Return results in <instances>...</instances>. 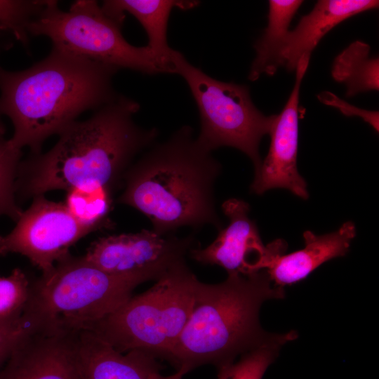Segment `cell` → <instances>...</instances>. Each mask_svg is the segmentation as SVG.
<instances>
[{
	"label": "cell",
	"instance_id": "cell-1",
	"mask_svg": "<svg viewBox=\"0 0 379 379\" xmlns=\"http://www.w3.org/2000/svg\"><path fill=\"white\" fill-rule=\"evenodd\" d=\"M139 109L135 101L119 95L89 119L70 124L48 152L20 161L15 193L34 198L86 184L113 192L123 187L135 155L152 146L158 135L157 128L144 129L135 124L133 116Z\"/></svg>",
	"mask_w": 379,
	"mask_h": 379
},
{
	"label": "cell",
	"instance_id": "cell-2",
	"mask_svg": "<svg viewBox=\"0 0 379 379\" xmlns=\"http://www.w3.org/2000/svg\"><path fill=\"white\" fill-rule=\"evenodd\" d=\"M117 69L52 47L29 68L0 67V115L13 126L8 140L15 149L41 153L44 142L58 135L83 112L114 100L112 84Z\"/></svg>",
	"mask_w": 379,
	"mask_h": 379
},
{
	"label": "cell",
	"instance_id": "cell-3",
	"mask_svg": "<svg viewBox=\"0 0 379 379\" xmlns=\"http://www.w3.org/2000/svg\"><path fill=\"white\" fill-rule=\"evenodd\" d=\"M220 172L211 152L193 138L190 126H184L131 165L117 202L143 213L161 236L181 227L197 230L211 225L220 230L214 197Z\"/></svg>",
	"mask_w": 379,
	"mask_h": 379
},
{
	"label": "cell",
	"instance_id": "cell-4",
	"mask_svg": "<svg viewBox=\"0 0 379 379\" xmlns=\"http://www.w3.org/2000/svg\"><path fill=\"white\" fill-rule=\"evenodd\" d=\"M265 270L248 275L229 274L219 284L198 280L190 319L164 359L185 373L204 364L218 368L267 342L259 310L265 300L281 298Z\"/></svg>",
	"mask_w": 379,
	"mask_h": 379
},
{
	"label": "cell",
	"instance_id": "cell-5",
	"mask_svg": "<svg viewBox=\"0 0 379 379\" xmlns=\"http://www.w3.org/2000/svg\"><path fill=\"white\" fill-rule=\"evenodd\" d=\"M140 284L69 253L30 284L22 317L29 331L77 333L114 312Z\"/></svg>",
	"mask_w": 379,
	"mask_h": 379
},
{
	"label": "cell",
	"instance_id": "cell-6",
	"mask_svg": "<svg viewBox=\"0 0 379 379\" xmlns=\"http://www.w3.org/2000/svg\"><path fill=\"white\" fill-rule=\"evenodd\" d=\"M197 281L182 262L87 330L120 352L138 350L164 358L190 319Z\"/></svg>",
	"mask_w": 379,
	"mask_h": 379
},
{
	"label": "cell",
	"instance_id": "cell-7",
	"mask_svg": "<svg viewBox=\"0 0 379 379\" xmlns=\"http://www.w3.org/2000/svg\"><path fill=\"white\" fill-rule=\"evenodd\" d=\"M122 24L108 16L93 0H78L67 11L57 1L44 6L27 27L33 36H44L53 48L117 69L143 74H175V58L156 54L147 46L136 47L123 36Z\"/></svg>",
	"mask_w": 379,
	"mask_h": 379
},
{
	"label": "cell",
	"instance_id": "cell-8",
	"mask_svg": "<svg viewBox=\"0 0 379 379\" xmlns=\"http://www.w3.org/2000/svg\"><path fill=\"white\" fill-rule=\"evenodd\" d=\"M175 63V74L187 82L199 109L198 142L210 152L223 146L243 152L252 161L256 173L262 164L259 145L270 133L275 114L265 116L258 110L246 86L209 77L180 52Z\"/></svg>",
	"mask_w": 379,
	"mask_h": 379
},
{
	"label": "cell",
	"instance_id": "cell-9",
	"mask_svg": "<svg viewBox=\"0 0 379 379\" xmlns=\"http://www.w3.org/2000/svg\"><path fill=\"white\" fill-rule=\"evenodd\" d=\"M196 242L194 233L178 238L142 230L99 238L91 243L84 257L107 273L142 284L158 280L185 261Z\"/></svg>",
	"mask_w": 379,
	"mask_h": 379
},
{
	"label": "cell",
	"instance_id": "cell-10",
	"mask_svg": "<svg viewBox=\"0 0 379 379\" xmlns=\"http://www.w3.org/2000/svg\"><path fill=\"white\" fill-rule=\"evenodd\" d=\"M95 230L79 222L64 203L37 196L13 230L2 237L1 253H19L46 272L69 253L73 244Z\"/></svg>",
	"mask_w": 379,
	"mask_h": 379
},
{
	"label": "cell",
	"instance_id": "cell-11",
	"mask_svg": "<svg viewBox=\"0 0 379 379\" xmlns=\"http://www.w3.org/2000/svg\"><path fill=\"white\" fill-rule=\"evenodd\" d=\"M222 208L229 218L228 225L219 230L216 239L206 248H192L190 256L204 265L220 266L228 275L265 270L273 257L285 249V242L279 239L264 246L255 222L249 218L250 206L246 201L230 199Z\"/></svg>",
	"mask_w": 379,
	"mask_h": 379
},
{
	"label": "cell",
	"instance_id": "cell-12",
	"mask_svg": "<svg viewBox=\"0 0 379 379\" xmlns=\"http://www.w3.org/2000/svg\"><path fill=\"white\" fill-rule=\"evenodd\" d=\"M310 56L300 58L295 68V81L281 112L274 115L269 135L268 153L259 171L255 173L251 191L260 195L272 189H286L294 195L307 199V183L297 168L298 147L299 94L302 80L309 66Z\"/></svg>",
	"mask_w": 379,
	"mask_h": 379
},
{
	"label": "cell",
	"instance_id": "cell-13",
	"mask_svg": "<svg viewBox=\"0 0 379 379\" xmlns=\"http://www.w3.org/2000/svg\"><path fill=\"white\" fill-rule=\"evenodd\" d=\"M76 334L29 331L0 368V379H81Z\"/></svg>",
	"mask_w": 379,
	"mask_h": 379
},
{
	"label": "cell",
	"instance_id": "cell-14",
	"mask_svg": "<svg viewBox=\"0 0 379 379\" xmlns=\"http://www.w3.org/2000/svg\"><path fill=\"white\" fill-rule=\"evenodd\" d=\"M76 352L81 379H155L160 373L154 355L120 352L88 330L77 333Z\"/></svg>",
	"mask_w": 379,
	"mask_h": 379
},
{
	"label": "cell",
	"instance_id": "cell-15",
	"mask_svg": "<svg viewBox=\"0 0 379 379\" xmlns=\"http://www.w3.org/2000/svg\"><path fill=\"white\" fill-rule=\"evenodd\" d=\"M302 236V249L276 255L265 270L274 286L284 288L298 283L323 263L345 255L356 236V227L348 221L331 233L317 235L307 230Z\"/></svg>",
	"mask_w": 379,
	"mask_h": 379
},
{
	"label": "cell",
	"instance_id": "cell-16",
	"mask_svg": "<svg viewBox=\"0 0 379 379\" xmlns=\"http://www.w3.org/2000/svg\"><path fill=\"white\" fill-rule=\"evenodd\" d=\"M375 0H320L289 31L281 53V66L295 71L300 58L310 55L324 35L338 24L361 12L375 9Z\"/></svg>",
	"mask_w": 379,
	"mask_h": 379
},
{
	"label": "cell",
	"instance_id": "cell-17",
	"mask_svg": "<svg viewBox=\"0 0 379 379\" xmlns=\"http://www.w3.org/2000/svg\"><path fill=\"white\" fill-rule=\"evenodd\" d=\"M196 1L174 0H109L101 6L110 18L123 24L125 12L133 15L145 29L147 45L156 54L166 58L174 56L177 51L168 46L167 27L169 15L173 7L182 9L197 6Z\"/></svg>",
	"mask_w": 379,
	"mask_h": 379
},
{
	"label": "cell",
	"instance_id": "cell-18",
	"mask_svg": "<svg viewBox=\"0 0 379 379\" xmlns=\"http://www.w3.org/2000/svg\"><path fill=\"white\" fill-rule=\"evenodd\" d=\"M302 1H269L268 24L254 45L255 58L248 74L251 81L262 74L272 76L281 66V53L288 33L290 22Z\"/></svg>",
	"mask_w": 379,
	"mask_h": 379
},
{
	"label": "cell",
	"instance_id": "cell-19",
	"mask_svg": "<svg viewBox=\"0 0 379 379\" xmlns=\"http://www.w3.org/2000/svg\"><path fill=\"white\" fill-rule=\"evenodd\" d=\"M370 46L361 41L350 44L335 58L331 75L346 86V96L379 89V60L370 58Z\"/></svg>",
	"mask_w": 379,
	"mask_h": 379
},
{
	"label": "cell",
	"instance_id": "cell-20",
	"mask_svg": "<svg viewBox=\"0 0 379 379\" xmlns=\"http://www.w3.org/2000/svg\"><path fill=\"white\" fill-rule=\"evenodd\" d=\"M67 192L64 204L79 222L97 230L111 223L107 217L113 201L112 190L97 184H86Z\"/></svg>",
	"mask_w": 379,
	"mask_h": 379
},
{
	"label": "cell",
	"instance_id": "cell-21",
	"mask_svg": "<svg viewBox=\"0 0 379 379\" xmlns=\"http://www.w3.org/2000/svg\"><path fill=\"white\" fill-rule=\"evenodd\" d=\"M297 336L294 331L274 334L267 342L242 354L238 360L218 368L217 379H262L281 346Z\"/></svg>",
	"mask_w": 379,
	"mask_h": 379
},
{
	"label": "cell",
	"instance_id": "cell-22",
	"mask_svg": "<svg viewBox=\"0 0 379 379\" xmlns=\"http://www.w3.org/2000/svg\"><path fill=\"white\" fill-rule=\"evenodd\" d=\"M0 131V216L6 215L17 221L22 211L15 199V182L22 156Z\"/></svg>",
	"mask_w": 379,
	"mask_h": 379
},
{
	"label": "cell",
	"instance_id": "cell-23",
	"mask_svg": "<svg viewBox=\"0 0 379 379\" xmlns=\"http://www.w3.org/2000/svg\"><path fill=\"white\" fill-rule=\"evenodd\" d=\"M44 4L45 1L0 0V31L11 32L27 46V27Z\"/></svg>",
	"mask_w": 379,
	"mask_h": 379
},
{
	"label": "cell",
	"instance_id": "cell-24",
	"mask_svg": "<svg viewBox=\"0 0 379 379\" xmlns=\"http://www.w3.org/2000/svg\"><path fill=\"white\" fill-rule=\"evenodd\" d=\"M30 283L20 268L0 277V319L19 317L28 300Z\"/></svg>",
	"mask_w": 379,
	"mask_h": 379
},
{
	"label": "cell",
	"instance_id": "cell-25",
	"mask_svg": "<svg viewBox=\"0 0 379 379\" xmlns=\"http://www.w3.org/2000/svg\"><path fill=\"white\" fill-rule=\"evenodd\" d=\"M29 331L22 315L0 319V368L16 344Z\"/></svg>",
	"mask_w": 379,
	"mask_h": 379
},
{
	"label": "cell",
	"instance_id": "cell-26",
	"mask_svg": "<svg viewBox=\"0 0 379 379\" xmlns=\"http://www.w3.org/2000/svg\"><path fill=\"white\" fill-rule=\"evenodd\" d=\"M317 98L324 105L338 109L347 117H359L371 125L375 131L379 130V114L378 111H370L352 105L336 95L328 91L320 93Z\"/></svg>",
	"mask_w": 379,
	"mask_h": 379
},
{
	"label": "cell",
	"instance_id": "cell-27",
	"mask_svg": "<svg viewBox=\"0 0 379 379\" xmlns=\"http://www.w3.org/2000/svg\"><path fill=\"white\" fill-rule=\"evenodd\" d=\"M186 373L182 370H178L176 372L172 375L164 376L160 373L155 378V379H182V378Z\"/></svg>",
	"mask_w": 379,
	"mask_h": 379
},
{
	"label": "cell",
	"instance_id": "cell-28",
	"mask_svg": "<svg viewBox=\"0 0 379 379\" xmlns=\"http://www.w3.org/2000/svg\"><path fill=\"white\" fill-rule=\"evenodd\" d=\"M0 131H5L4 125L1 119V117H0Z\"/></svg>",
	"mask_w": 379,
	"mask_h": 379
},
{
	"label": "cell",
	"instance_id": "cell-29",
	"mask_svg": "<svg viewBox=\"0 0 379 379\" xmlns=\"http://www.w3.org/2000/svg\"><path fill=\"white\" fill-rule=\"evenodd\" d=\"M1 241H2V236H0V255H2V253H1Z\"/></svg>",
	"mask_w": 379,
	"mask_h": 379
}]
</instances>
